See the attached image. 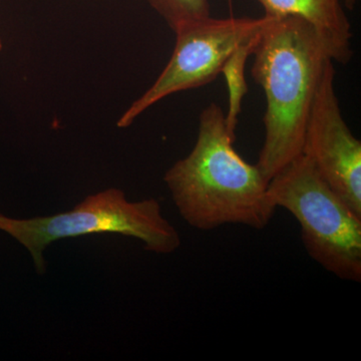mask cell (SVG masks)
I'll list each match as a JSON object with an SVG mask.
<instances>
[{
    "instance_id": "obj_10",
    "label": "cell",
    "mask_w": 361,
    "mask_h": 361,
    "mask_svg": "<svg viewBox=\"0 0 361 361\" xmlns=\"http://www.w3.org/2000/svg\"><path fill=\"white\" fill-rule=\"evenodd\" d=\"M358 0H341L342 4H344L348 8L353 9Z\"/></svg>"
},
{
    "instance_id": "obj_2",
    "label": "cell",
    "mask_w": 361,
    "mask_h": 361,
    "mask_svg": "<svg viewBox=\"0 0 361 361\" xmlns=\"http://www.w3.org/2000/svg\"><path fill=\"white\" fill-rule=\"evenodd\" d=\"M252 56V78L266 97L264 144L256 165L270 180L302 154L311 108L332 59L314 27L296 16L269 18Z\"/></svg>"
},
{
    "instance_id": "obj_4",
    "label": "cell",
    "mask_w": 361,
    "mask_h": 361,
    "mask_svg": "<svg viewBox=\"0 0 361 361\" xmlns=\"http://www.w3.org/2000/svg\"><path fill=\"white\" fill-rule=\"evenodd\" d=\"M273 205L300 226L304 248L315 262L345 281H361V217L323 180L303 154L268 184Z\"/></svg>"
},
{
    "instance_id": "obj_3",
    "label": "cell",
    "mask_w": 361,
    "mask_h": 361,
    "mask_svg": "<svg viewBox=\"0 0 361 361\" xmlns=\"http://www.w3.org/2000/svg\"><path fill=\"white\" fill-rule=\"evenodd\" d=\"M0 231L30 252L39 274L47 268L45 249L61 239L111 233L140 240L146 250L157 254L174 253L180 246L179 233L156 199L130 202L116 188L90 195L73 210L56 215L16 219L0 213Z\"/></svg>"
},
{
    "instance_id": "obj_1",
    "label": "cell",
    "mask_w": 361,
    "mask_h": 361,
    "mask_svg": "<svg viewBox=\"0 0 361 361\" xmlns=\"http://www.w3.org/2000/svg\"><path fill=\"white\" fill-rule=\"evenodd\" d=\"M234 142L224 111L210 104L201 113L193 149L164 177L180 217L195 229L242 225L262 230L274 216L269 180L235 151Z\"/></svg>"
},
{
    "instance_id": "obj_5",
    "label": "cell",
    "mask_w": 361,
    "mask_h": 361,
    "mask_svg": "<svg viewBox=\"0 0 361 361\" xmlns=\"http://www.w3.org/2000/svg\"><path fill=\"white\" fill-rule=\"evenodd\" d=\"M269 18H212L192 21L175 30L170 61L156 82L118 121L127 128L145 111L176 92L203 87L221 73L233 51L257 35Z\"/></svg>"
},
{
    "instance_id": "obj_6",
    "label": "cell",
    "mask_w": 361,
    "mask_h": 361,
    "mask_svg": "<svg viewBox=\"0 0 361 361\" xmlns=\"http://www.w3.org/2000/svg\"><path fill=\"white\" fill-rule=\"evenodd\" d=\"M302 154L329 186L361 217V142L342 116L332 61L325 66L311 108Z\"/></svg>"
},
{
    "instance_id": "obj_8",
    "label": "cell",
    "mask_w": 361,
    "mask_h": 361,
    "mask_svg": "<svg viewBox=\"0 0 361 361\" xmlns=\"http://www.w3.org/2000/svg\"><path fill=\"white\" fill-rule=\"evenodd\" d=\"M242 42L230 54L221 73L224 75L228 90V113L225 115L226 127L233 137L236 139V129L239 116L241 114L242 101L248 92V85L245 78L246 63L252 56L258 35Z\"/></svg>"
},
{
    "instance_id": "obj_11",
    "label": "cell",
    "mask_w": 361,
    "mask_h": 361,
    "mask_svg": "<svg viewBox=\"0 0 361 361\" xmlns=\"http://www.w3.org/2000/svg\"><path fill=\"white\" fill-rule=\"evenodd\" d=\"M2 51V42L1 39H0V51Z\"/></svg>"
},
{
    "instance_id": "obj_9",
    "label": "cell",
    "mask_w": 361,
    "mask_h": 361,
    "mask_svg": "<svg viewBox=\"0 0 361 361\" xmlns=\"http://www.w3.org/2000/svg\"><path fill=\"white\" fill-rule=\"evenodd\" d=\"M173 30L211 16L209 0H147Z\"/></svg>"
},
{
    "instance_id": "obj_7",
    "label": "cell",
    "mask_w": 361,
    "mask_h": 361,
    "mask_svg": "<svg viewBox=\"0 0 361 361\" xmlns=\"http://www.w3.org/2000/svg\"><path fill=\"white\" fill-rule=\"evenodd\" d=\"M265 16L282 18L296 16L312 25L330 58L346 65L353 58L351 25L341 0H256Z\"/></svg>"
}]
</instances>
